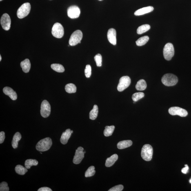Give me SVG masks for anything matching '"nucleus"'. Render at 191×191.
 Returning a JSON list of instances; mask_svg holds the SVG:
<instances>
[{
  "instance_id": "nucleus-25",
  "label": "nucleus",
  "mask_w": 191,
  "mask_h": 191,
  "mask_svg": "<svg viewBox=\"0 0 191 191\" xmlns=\"http://www.w3.org/2000/svg\"><path fill=\"white\" fill-rule=\"evenodd\" d=\"M65 91L68 93H74L76 91V87L73 84L70 83L65 85Z\"/></svg>"
},
{
  "instance_id": "nucleus-35",
  "label": "nucleus",
  "mask_w": 191,
  "mask_h": 191,
  "mask_svg": "<svg viewBox=\"0 0 191 191\" xmlns=\"http://www.w3.org/2000/svg\"><path fill=\"white\" fill-rule=\"evenodd\" d=\"M9 190L8 186V183L6 182H3L0 184V191H9Z\"/></svg>"
},
{
  "instance_id": "nucleus-4",
  "label": "nucleus",
  "mask_w": 191,
  "mask_h": 191,
  "mask_svg": "<svg viewBox=\"0 0 191 191\" xmlns=\"http://www.w3.org/2000/svg\"><path fill=\"white\" fill-rule=\"evenodd\" d=\"M83 33L81 31L77 30L74 31L71 36L69 43L70 46H74L81 43L83 38Z\"/></svg>"
},
{
  "instance_id": "nucleus-44",
  "label": "nucleus",
  "mask_w": 191,
  "mask_h": 191,
  "mask_svg": "<svg viewBox=\"0 0 191 191\" xmlns=\"http://www.w3.org/2000/svg\"><path fill=\"white\" fill-rule=\"evenodd\" d=\"M3 1V0H0V1Z\"/></svg>"
},
{
  "instance_id": "nucleus-10",
  "label": "nucleus",
  "mask_w": 191,
  "mask_h": 191,
  "mask_svg": "<svg viewBox=\"0 0 191 191\" xmlns=\"http://www.w3.org/2000/svg\"><path fill=\"white\" fill-rule=\"evenodd\" d=\"M51 112V106L49 102L44 100L41 105V114L42 117L46 118L50 115Z\"/></svg>"
},
{
  "instance_id": "nucleus-12",
  "label": "nucleus",
  "mask_w": 191,
  "mask_h": 191,
  "mask_svg": "<svg viewBox=\"0 0 191 191\" xmlns=\"http://www.w3.org/2000/svg\"><path fill=\"white\" fill-rule=\"evenodd\" d=\"M2 27L5 31H8L10 28L11 21L10 16L8 14L5 13L2 16L1 19Z\"/></svg>"
},
{
  "instance_id": "nucleus-13",
  "label": "nucleus",
  "mask_w": 191,
  "mask_h": 191,
  "mask_svg": "<svg viewBox=\"0 0 191 191\" xmlns=\"http://www.w3.org/2000/svg\"><path fill=\"white\" fill-rule=\"evenodd\" d=\"M84 154L83 147H78L76 150L75 155L74 157L73 163L75 164H78L81 163L84 157Z\"/></svg>"
},
{
  "instance_id": "nucleus-41",
  "label": "nucleus",
  "mask_w": 191,
  "mask_h": 191,
  "mask_svg": "<svg viewBox=\"0 0 191 191\" xmlns=\"http://www.w3.org/2000/svg\"><path fill=\"white\" fill-rule=\"evenodd\" d=\"M70 132H71V133L72 134L73 132V131L71 130Z\"/></svg>"
},
{
  "instance_id": "nucleus-33",
  "label": "nucleus",
  "mask_w": 191,
  "mask_h": 191,
  "mask_svg": "<svg viewBox=\"0 0 191 191\" xmlns=\"http://www.w3.org/2000/svg\"><path fill=\"white\" fill-rule=\"evenodd\" d=\"M94 59L97 66L99 67H101L102 65V57L101 54H96L94 57Z\"/></svg>"
},
{
  "instance_id": "nucleus-39",
  "label": "nucleus",
  "mask_w": 191,
  "mask_h": 191,
  "mask_svg": "<svg viewBox=\"0 0 191 191\" xmlns=\"http://www.w3.org/2000/svg\"><path fill=\"white\" fill-rule=\"evenodd\" d=\"M38 191H52L51 189L47 187H42L40 188L38 190Z\"/></svg>"
},
{
  "instance_id": "nucleus-14",
  "label": "nucleus",
  "mask_w": 191,
  "mask_h": 191,
  "mask_svg": "<svg viewBox=\"0 0 191 191\" xmlns=\"http://www.w3.org/2000/svg\"><path fill=\"white\" fill-rule=\"evenodd\" d=\"M116 30L114 29H109L107 33V38L109 42L114 45L116 44Z\"/></svg>"
},
{
  "instance_id": "nucleus-19",
  "label": "nucleus",
  "mask_w": 191,
  "mask_h": 191,
  "mask_svg": "<svg viewBox=\"0 0 191 191\" xmlns=\"http://www.w3.org/2000/svg\"><path fill=\"white\" fill-rule=\"evenodd\" d=\"M117 154H114L110 157L107 158L105 162V165L107 167H110L114 164L118 159Z\"/></svg>"
},
{
  "instance_id": "nucleus-36",
  "label": "nucleus",
  "mask_w": 191,
  "mask_h": 191,
  "mask_svg": "<svg viewBox=\"0 0 191 191\" xmlns=\"http://www.w3.org/2000/svg\"><path fill=\"white\" fill-rule=\"evenodd\" d=\"M123 189V186L122 185H116L109 190V191H121Z\"/></svg>"
},
{
  "instance_id": "nucleus-45",
  "label": "nucleus",
  "mask_w": 191,
  "mask_h": 191,
  "mask_svg": "<svg viewBox=\"0 0 191 191\" xmlns=\"http://www.w3.org/2000/svg\"><path fill=\"white\" fill-rule=\"evenodd\" d=\"M99 1H102V0H99Z\"/></svg>"
},
{
  "instance_id": "nucleus-38",
  "label": "nucleus",
  "mask_w": 191,
  "mask_h": 191,
  "mask_svg": "<svg viewBox=\"0 0 191 191\" xmlns=\"http://www.w3.org/2000/svg\"><path fill=\"white\" fill-rule=\"evenodd\" d=\"M185 167L184 168H183L182 169V172L183 174H187V173L188 172L189 170V167L187 165H185Z\"/></svg>"
},
{
  "instance_id": "nucleus-37",
  "label": "nucleus",
  "mask_w": 191,
  "mask_h": 191,
  "mask_svg": "<svg viewBox=\"0 0 191 191\" xmlns=\"http://www.w3.org/2000/svg\"><path fill=\"white\" fill-rule=\"evenodd\" d=\"M5 139V132L1 131L0 132V143H2Z\"/></svg>"
},
{
  "instance_id": "nucleus-2",
  "label": "nucleus",
  "mask_w": 191,
  "mask_h": 191,
  "mask_svg": "<svg viewBox=\"0 0 191 191\" xmlns=\"http://www.w3.org/2000/svg\"><path fill=\"white\" fill-rule=\"evenodd\" d=\"M161 81L165 86H173L177 84L178 82V78L177 76L173 74H166L163 76Z\"/></svg>"
},
{
  "instance_id": "nucleus-30",
  "label": "nucleus",
  "mask_w": 191,
  "mask_h": 191,
  "mask_svg": "<svg viewBox=\"0 0 191 191\" xmlns=\"http://www.w3.org/2000/svg\"><path fill=\"white\" fill-rule=\"evenodd\" d=\"M149 40V37L148 36H145L142 37L138 39L136 41V45L138 46H142L145 45L147 43Z\"/></svg>"
},
{
  "instance_id": "nucleus-16",
  "label": "nucleus",
  "mask_w": 191,
  "mask_h": 191,
  "mask_svg": "<svg viewBox=\"0 0 191 191\" xmlns=\"http://www.w3.org/2000/svg\"><path fill=\"white\" fill-rule=\"evenodd\" d=\"M154 10V8L152 6L144 7V8L139 9L134 12V15L140 16L145 14L148 13Z\"/></svg>"
},
{
  "instance_id": "nucleus-11",
  "label": "nucleus",
  "mask_w": 191,
  "mask_h": 191,
  "mask_svg": "<svg viewBox=\"0 0 191 191\" xmlns=\"http://www.w3.org/2000/svg\"><path fill=\"white\" fill-rule=\"evenodd\" d=\"M81 14V10L77 6L73 5L69 7L67 10V15L71 19H76L78 18Z\"/></svg>"
},
{
  "instance_id": "nucleus-6",
  "label": "nucleus",
  "mask_w": 191,
  "mask_h": 191,
  "mask_svg": "<svg viewBox=\"0 0 191 191\" xmlns=\"http://www.w3.org/2000/svg\"><path fill=\"white\" fill-rule=\"evenodd\" d=\"M174 50L173 45L171 43H168L165 45L163 50V54L165 59L170 61L174 56Z\"/></svg>"
},
{
  "instance_id": "nucleus-5",
  "label": "nucleus",
  "mask_w": 191,
  "mask_h": 191,
  "mask_svg": "<svg viewBox=\"0 0 191 191\" xmlns=\"http://www.w3.org/2000/svg\"><path fill=\"white\" fill-rule=\"evenodd\" d=\"M31 9V6L30 3H26L23 4L17 10V17L19 19H21L26 17L30 13Z\"/></svg>"
},
{
  "instance_id": "nucleus-43",
  "label": "nucleus",
  "mask_w": 191,
  "mask_h": 191,
  "mask_svg": "<svg viewBox=\"0 0 191 191\" xmlns=\"http://www.w3.org/2000/svg\"><path fill=\"white\" fill-rule=\"evenodd\" d=\"M41 153V154H42V153H41H41Z\"/></svg>"
},
{
  "instance_id": "nucleus-42",
  "label": "nucleus",
  "mask_w": 191,
  "mask_h": 191,
  "mask_svg": "<svg viewBox=\"0 0 191 191\" xmlns=\"http://www.w3.org/2000/svg\"><path fill=\"white\" fill-rule=\"evenodd\" d=\"M190 182L191 183V179L190 180Z\"/></svg>"
},
{
  "instance_id": "nucleus-20",
  "label": "nucleus",
  "mask_w": 191,
  "mask_h": 191,
  "mask_svg": "<svg viewBox=\"0 0 191 191\" xmlns=\"http://www.w3.org/2000/svg\"><path fill=\"white\" fill-rule=\"evenodd\" d=\"M21 134L19 132L16 133L14 134L12 142V146L14 149L17 148L18 142L21 139Z\"/></svg>"
},
{
  "instance_id": "nucleus-29",
  "label": "nucleus",
  "mask_w": 191,
  "mask_h": 191,
  "mask_svg": "<svg viewBox=\"0 0 191 191\" xmlns=\"http://www.w3.org/2000/svg\"><path fill=\"white\" fill-rule=\"evenodd\" d=\"M38 162L35 159H27L25 162V166L27 169H30L32 166H37Z\"/></svg>"
},
{
  "instance_id": "nucleus-31",
  "label": "nucleus",
  "mask_w": 191,
  "mask_h": 191,
  "mask_svg": "<svg viewBox=\"0 0 191 191\" xmlns=\"http://www.w3.org/2000/svg\"><path fill=\"white\" fill-rule=\"evenodd\" d=\"M95 167L94 166H91L89 167L85 173V177H88L93 176L95 174Z\"/></svg>"
},
{
  "instance_id": "nucleus-1",
  "label": "nucleus",
  "mask_w": 191,
  "mask_h": 191,
  "mask_svg": "<svg viewBox=\"0 0 191 191\" xmlns=\"http://www.w3.org/2000/svg\"><path fill=\"white\" fill-rule=\"evenodd\" d=\"M52 141L51 138H45L38 142L36 145V150L39 152L46 151L49 150L52 146Z\"/></svg>"
},
{
  "instance_id": "nucleus-8",
  "label": "nucleus",
  "mask_w": 191,
  "mask_h": 191,
  "mask_svg": "<svg viewBox=\"0 0 191 191\" xmlns=\"http://www.w3.org/2000/svg\"><path fill=\"white\" fill-rule=\"evenodd\" d=\"M131 82L130 78L128 76H123L120 79L117 90L119 92H123L130 86Z\"/></svg>"
},
{
  "instance_id": "nucleus-21",
  "label": "nucleus",
  "mask_w": 191,
  "mask_h": 191,
  "mask_svg": "<svg viewBox=\"0 0 191 191\" xmlns=\"http://www.w3.org/2000/svg\"><path fill=\"white\" fill-rule=\"evenodd\" d=\"M132 144V142L131 140H125L119 142L117 144L118 148L120 150L128 148Z\"/></svg>"
},
{
  "instance_id": "nucleus-28",
  "label": "nucleus",
  "mask_w": 191,
  "mask_h": 191,
  "mask_svg": "<svg viewBox=\"0 0 191 191\" xmlns=\"http://www.w3.org/2000/svg\"><path fill=\"white\" fill-rule=\"evenodd\" d=\"M51 67L53 70L57 72L62 73L65 70L64 67L60 64H52Z\"/></svg>"
},
{
  "instance_id": "nucleus-23",
  "label": "nucleus",
  "mask_w": 191,
  "mask_h": 191,
  "mask_svg": "<svg viewBox=\"0 0 191 191\" xmlns=\"http://www.w3.org/2000/svg\"><path fill=\"white\" fill-rule=\"evenodd\" d=\"M98 113H99V108L97 105H94L93 108L89 114V118L91 120H94L97 118Z\"/></svg>"
},
{
  "instance_id": "nucleus-32",
  "label": "nucleus",
  "mask_w": 191,
  "mask_h": 191,
  "mask_svg": "<svg viewBox=\"0 0 191 191\" xmlns=\"http://www.w3.org/2000/svg\"><path fill=\"white\" fill-rule=\"evenodd\" d=\"M145 94L143 92H139L135 93L132 96V99L134 101L137 102L144 97Z\"/></svg>"
},
{
  "instance_id": "nucleus-34",
  "label": "nucleus",
  "mask_w": 191,
  "mask_h": 191,
  "mask_svg": "<svg viewBox=\"0 0 191 191\" xmlns=\"http://www.w3.org/2000/svg\"><path fill=\"white\" fill-rule=\"evenodd\" d=\"M85 76L87 78H90L92 75V68L90 65H87L85 70Z\"/></svg>"
},
{
  "instance_id": "nucleus-7",
  "label": "nucleus",
  "mask_w": 191,
  "mask_h": 191,
  "mask_svg": "<svg viewBox=\"0 0 191 191\" xmlns=\"http://www.w3.org/2000/svg\"><path fill=\"white\" fill-rule=\"evenodd\" d=\"M52 34L54 37L57 38H62L64 34L63 27L60 23H54L52 29Z\"/></svg>"
},
{
  "instance_id": "nucleus-26",
  "label": "nucleus",
  "mask_w": 191,
  "mask_h": 191,
  "mask_svg": "<svg viewBox=\"0 0 191 191\" xmlns=\"http://www.w3.org/2000/svg\"><path fill=\"white\" fill-rule=\"evenodd\" d=\"M150 28V25L145 24L141 25L138 28L137 32L138 34H141L148 31Z\"/></svg>"
},
{
  "instance_id": "nucleus-3",
  "label": "nucleus",
  "mask_w": 191,
  "mask_h": 191,
  "mask_svg": "<svg viewBox=\"0 0 191 191\" xmlns=\"http://www.w3.org/2000/svg\"><path fill=\"white\" fill-rule=\"evenodd\" d=\"M153 155V149L151 145H145L142 148L141 155L145 161H148L152 160Z\"/></svg>"
},
{
  "instance_id": "nucleus-18",
  "label": "nucleus",
  "mask_w": 191,
  "mask_h": 191,
  "mask_svg": "<svg viewBox=\"0 0 191 191\" xmlns=\"http://www.w3.org/2000/svg\"><path fill=\"white\" fill-rule=\"evenodd\" d=\"M20 65L23 72L27 73L30 71L31 65L30 60L28 59H25L24 60L22 61Z\"/></svg>"
},
{
  "instance_id": "nucleus-27",
  "label": "nucleus",
  "mask_w": 191,
  "mask_h": 191,
  "mask_svg": "<svg viewBox=\"0 0 191 191\" xmlns=\"http://www.w3.org/2000/svg\"><path fill=\"white\" fill-rule=\"evenodd\" d=\"M115 127L114 125L111 126L105 127V130L104 131V134L106 137L111 136L113 133Z\"/></svg>"
},
{
  "instance_id": "nucleus-24",
  "label": "nucleus",
  "mask_w": 191,
  "mask_h": 191,
  "mask_svg": "<svg viewBox=\"0 0 191 191\" xmlns=\"http://www.w3.org/2000/svg\"><path fill=\"white\" fill-rule=\"evenodd\" d=\"M15 171L16 173L21 175H24L28 171V170L26 167H24L22 165H20L16 166L15 168Z\"/></svg>"
},
{
  "instance_id": "nucleus-17",
  "label": "nucleus",
  "mask_w": 191,
  "mask_h": 191,
  "mask_svg": "<svg viewBox=\"0 0 191 191\" xmlns=\"http://www.w3.org/2000/svg\"><path fill=\"white\" fill-rule=\"evenodd\" d=\"M70 129H67L65 132L62 134L60 139L61 142L63 145H65L68 142V140L70 137L72 133Z\"/></svg>"
},
{
  "instance_id": "nucleus-22",
  "label": "nucleus",
  "mask_w": 191,
  "mask_h": 191,
  "mask_svg": "<svg viewBox=\"0 0 191 191\" xmlns=\"http://www.w3.org/2000/svg\"><path fill=\"white\" fill-rule=\"evenodd\" d=\"M147 83L145 80L141 79L137 82L136 85V90L139 91H143L146 89Z\"/></svg>"
},
{
  "instance_id": "nucleus-15",
  "label": "nucleus",
  "mask_w": 191,
  "mask_h": 191,
  "mask_svg": "<svg viewBox=\"0 0 191 191\" xmlns=\"http://www.w3.org/2000/svg\"><path fill=\"white\" fill-rule=\"evenodd\" d=\"M3 92L6 95L9 97L13 100H16L17 99V94L10 87H5L3 89Z\"/></svg>"
},
{
  "instance_id": "nucleus-9",
  "label": "nucleus",
  "mask_w": 191,
  "mask_h": 191,
  "mask_svg": "<svg viewBox=\"0 0 191 191\" xmlns=\"http://www.w3.org/2000/svg\"><path fill=\"white\" fill-rule=\"evenodd\" d=\"M168 112L172 115H177L181 117H185L188 114L186 110L177 107H171L169 109Z\"/></svg>"
},
{
  "instance_id": "nucleus-40",
  "label": "nucleus",
  "mask_w": 191,
  "mask_h": 191,
  "mask_svg": "<svg viewBox=\"0 0 191 191\" xmlns=\"http://www.w3.org/2000/svg\"><path fill=\"white\" fill-rule=\"evenodd\" d=\"M1 55H0V61H1Z\"/></svg>"
}]
</instances>
